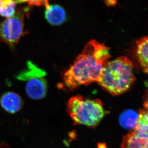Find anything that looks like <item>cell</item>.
Returning <instances> with one entry per match:
<instances>
[{
    "instance_id": "6",
    "label": "cell",
    "mask_w": 148,
    "mask_h": 148,
    "mask_svg": "<svg viewBox=\"0 0 148 148\" xmlns=\"http://www.w3.org/2000/svg\"><path fill=\"white\" fill-rule=\"evenodd\" d=\"M0 104L3 109L10 114H14L20 110L24 105L22 98L13 92H5L0 98Z\"/></svg>"
},
{
    "instance_id": "8",
    "label": "cell",
    "mask_w": 148,
    "mask_h": 148,
    "mask_svg": "<svg viewBox=\"0 0 148 148\" xmlns=\"http://www.w3.org/2000/svg\"><path fill=\"white\" fill-rule=\"evenodd\" d=\"M45 16L48 22L53 26L63 24L66 19V12L63 8L57 5L46 7Z\"/></svg>"
},
{
    "instance_id": "13",
    "label": "cell",
    "mask_w": 148,
    "mask_h": 148,
    "mask_svg": "<svg viewBox=\"0 0 148 148\" xmlns=\"http://www.w3.org/2000/svg\"><path fill=\"white\" fill-rule=\"evenodd\" d=\"M16 10L14 0H0V16L9 18L13 16Z\"/></svg>"
},
{
    "instance_id": "16",
    "label": "cell",
    "mask_w": 148,
    "mask_h": 148,
    "mask_svg": "<svg viewBox=\"0 0 148 148\" xmlns=\"http://www.w3.org/2000/svg\"><path fill=\"white\" fill-rule=\"evenodd\" d=\"M0 148H10V146L8 144L5 143L0 144Z\"/></svg>"
},
{
    "instance_id": "15",
    "label": "cell",
    "mask_w": 148,
    "mask_h": 148,
    "mask_svg": "<svg viewBox=\"0 0 148 148\" xmlns=\"http://www.w3.org/2000/svg\"><path fill=\"white\" fill-rule=\"evenodd\" d=\"M106 5L109 6H115L117 4L116 0H106Z\"/></svg>"
},
{
    "instance_id": "10",
    "label": "cell",
    "mask_w": 148,
    "mask_h": 148,
    "mask_svg": "<svg viewBox=\"0 0 148 148\" xmlns=\"http://www.w3.org/2000/svg\"><path fill=\"white\" fill-rule=\"evenodd\" d=\"M27 69L17 74L16 78L20 81H27L37 77H44L45 72L37 67L31 61H27Z\"/></svg>"
},
{
    "instance_id": "7",
    "label": "cell",
    "mask_w": 148,
    "mask_h": 148,
    "mask_svg": "<svg viewBox=\"0 0 148 148\" xmlns=\"http://www.w3.org/2000/svg\"><path fill=\"white\" fill-rule=\"evenodd\" d=\"M135 52L140 68L144 73L148 74V36L136 41Z\"/></svg>"
},
{
    "instance_id": "11",
    "label": "cell",
    "mask_w": 148,
    "mask_h": 148,
    "mask_svg": "<svg viewBox=\"0 0 148 148\" xmlns=\"http://www.w3.org/2000/svg\"><path fill=\"white\" fill-rule=\"evenodd\" d=\"M139 113L132 110L128 109L123 111L120 116V124L125 129H135L138 123Z\"/></svg>"
},
{
    "instance_id": "9",
    "label": "cell",
    "mask_w": 148,
    "mask_h": 148,
    "mask_svg": "<svg viewBox=\"0 0 148 148\" xmlns=\"http://www.w3.org/2000/svg\"><path fill=\"white\" fill-rule=\"evenodd\" d=\"M147 139L140 137L133 130L123 137L121 148H145Z\"/></svg>"
},
{
    "instance_id": "1",
    "label": "cell",
    "mask_w": 148,
    "mask_h": 148,
    "mask_svg": "<svg viewBox=\"0 0 148 148\" xmlns=\"http://www.w3.org/2000/svg\"><path fill=\"white\" fill-rule=\"evenodd\" d=\"M111 57L109 47L95 40H91L64 73V87L72 91L81 86L98 82L104 66Z\"/></svg>"
},
{
    "instance_id": "4",
    "label": "cell",
    "mask_w": 148,
    "mask_h": 148,
    "mask_svg": "<svg viewBox=\"0 0 148 148\" xmlns=\"http://www.w3.org/2000/svg\"><path fill=\"white\" fill-rule=\"evenodd\" d=\"M27 10L25 8L17 9L13 16L0 23V42L5 43L13 48L27 34V31H24V19Z\"/></svg>"
},
{
    "instance_id": "12",
    "label": "cell",
    "mask_w": 148,
    "mask_h": 148,
    "mask_svg": "<svg viewBox=\"0 0 148 148\" xmlns=\"http://www.w3.org/2000/svg\"><path fill=\"white\" fill-rule=\"evenodd\" d=\"M134 130L141 138H148V110L140 109L137 126Z\"/></svg>"
},
{
    "instance_id": "14",
    "label": "cell",
    "mask_w": 148,
    "mask_h": 148,
    "mask_svg": "<svg viewBox=\"0 0 148 148\" xmlns=\"http://www.w3.org/2000/svg\"><path fill=\"white\" fill-rule=\"evenodd\" d=\"M28 3L30 5L41 6H45V8L49 5V0H24Z\"/></svg>"
},
{
    "instance_id": "2",
    "label": "cell",
    "mask_w": 148,
    "mask_h": 148,
    "mask_svg": "<svg viewBox=\"0 0 148 148\" xmlns=\"http://www.w3.org/2000/svg\"><path fill=\"white\" fill-rule=\"evenodd\" d=\"M134 66L127 57L122 56L107 62L102 71L98 84L113 96L127 91L135 80Z\"/></svg>"
},
{
    "instance_id": "3",
    "label": "cell",
    "mask_w": 148,
    "mask_h": 148,
    "mask_svg": "<svg viewBox=\"0 0 148 148\" xmlns=\"http://www.w3.org/2000/svg\"><path fill=\"white\" fill-rule=\"evenodd\" d=\"M66 110L74 124L92 128L97 126L108 113L101 100L85 98L80 95L69 99Z\"/></svg>"
},
{
    "instance_id": "18",
    "label": "cell",
    "mask_w": 148,
    "mask_h": 148,
    "mask_svg": "<svg viewBox=\"0 0 148 148\" xmlns=\"http://www.w3.org/2000/svg\"><path fill=\"white\" fill-rule=\"evenodd\" d=\"M145 148H148V138L147 139V143H146V145L145 146Z\"/></svg>"
},
{
    "instance_id": "17",
    "label": "cell",
    "mask_w": 148,
    "mask_h": 148,
    "mask_svg": "<svg viewBox=\"0 0 148 148\" xmlns=\"http://www.w3.org/2000/svg\"><path fill=\"white\" fill-rule=\"evenodd\" d=\"M144 106L145 108L148 110V95L144 101Z\"/></svg>"
},
{
    "instance_id": "5",
    "label": "cell",
    "mask_w": 148,
    "mask_h": 148,
    "mask_svg": "<svg viewBox=\"0 0 148 148\" xmlns=\"http://www.w3.org/2000/svg\"><path fill=\"white\" fill-rule=\"evenodd\" d=\"M47 90V82L44 77H37L31 79L28 81L26 85L27 95L34 100L44 98Z\"/></svg>"
}]
</instances>
